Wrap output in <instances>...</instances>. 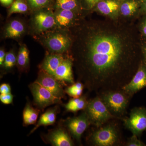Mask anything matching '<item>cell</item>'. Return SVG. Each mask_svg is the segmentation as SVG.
<instances>
[{
	"instance_id": "cell-1",
	"label": "cell",
	"mask_w": 146,
	"mask_h": 146,
	"mask_svg": "<svg viewBox=\"0 0 146 146\" xmlns=\"http://www.w3.org/2000/svg\"><path fill=\"white\" fill-rule=\"evenodd\" d=\"M112 24L81 19L69 29L72 44L68 54L79 80L98 95L122 89L142 61L138 59L132 28Z\"/></svg>"
},
{
	"instance_id": "cell-2",
	"label": "cell",
	"mask_w": 146,
	"mask_h": 146,
	"mask_svg": "<svg viewBox=\"0 0 146 146\" xmlns=\"http://www.w3.org/2000/svg\"><path fill=\"white\" fill-rule=\"evenodd\" d=\"M38 40L50 53L68 54L72 44L69 29L56 27L36 35Z\"/></svg>"
},
{
	"instance_id": "cell-3",
	"label": "cell",
	"mask_w": 146,
	"mask_h": 146,
	"mask_svg": "<svg viewBox=\"0 0 146 146\" xmlns=\"http://www.w3.org/2000/svg\"><path fill=\"white\" fill-rule=\"evenodd\" d=\"M98 96L109 112L117 119L124 115L132 97L122 89L104 91Z\"/></svg>"
},
{
	"instance_id": "cell-4",
	"label": "cell",
	"mask_w": 146,
	"mask_h": 146,
	"mask_svg": "<svg viewBox=\"0 0 146 146\" xmlns=\"http://www.w3.org/2000/svg\"><path fill=\"white\" fill-rule=\"evenodd\" d=\"M91 132L88 138L90 143L95 146L117 145L121 141L119 129L115 123L102 126Z\"/></svg>"
},
{
	"instance_id": "cell-5",
	"label": "cell",
	"mask_w": 146,
	"mask_h": 146,
	"mask_svg": "<svg viewBox=\"0 0 146 146\" xmlns=\"http://www.w3.org/2000/svg\"><path fill=\"white\" fill-rule=\"evenodd\" d=\"M90 125L99 127L110 120L117 119L109 112L105 105L98 96L88 100L86 108L84 110Z\"/></svg>"
},
{
	"instance_id": "cell-6",
	"label": "cell",
	"mask_w": 146,
	"mask_h": 146,
	"mask_svg": "<svg viewBox=\"0 0 146 146\" xmlns=\"http://www.w3.org/2000/svg\"><path fill=\"white\" fill-rule=\"evenodd\" d=\"M57 27L54 11L51 8H44L32 12L30 27L35 36Z\"/></svg>"
},
{
	"instance_id": "cell-7",
	"label": "cell",
	"mask_w": 146,
	"mask_h": 146,
	"mask_svg": "<svg viewBox=\"0 0 146 146\" xmlns=\"http://www.w3.org/2000/svg\"><path fill=\"white\" fill-rule=\"evenodd\" d=\"M33 98V104L40 110L55 104H61V99L55 96L48 90L36 81L29 85Z\"/></svg>"
},
{
	"instance_id": "cell-8",
	"label": "cell",
	"mask_w": 146,
	"mask_h": 146,
	"mask_svg": "<svg viewBox=\"0 0 146 146\" xmlns=\"http://www.w3.org/2000/svg\"><path fill=\"white\" fill-rule=\"evenodd\" d=\"M125 126L137 137L146 129V108L136 107L131 110L129 117L123 120Z\"/></svg>"
},
{
	"instance_id": "cell-9",
	"label": "cell",
	"mask_w": 146,
	"mask_h": 146,
	"mask_svg": "<svg viewBox=\"0 0 146 146\" xmlns=\"http://www.w3.org/2000/svg\"><path fill=\"white\" fill-rule=\"evenodd\" d=\"M89 125L90 123L89 119L84 111L78 117L68 118L62 121V126L79 143H81L82 134Z\"/></svg>"
},
{
	"instance_id": "cell-10",
	"label": "cell",
	"mask_w": 146,
	"mask_h": 146,
	"mask_svg": "<svg viewBox=\"0 0 146 146\" xmlns=\"http://www.w3.org/2000/svg\"><path fill=\"white\" fill-rule=\"evenodd\" d=\"M45 143L54 146H72L74 145L71 136L64 127H60L48 131L42 136Z\"/></svg>"
},
{
	"instance_id": "cell-11",
	"label": "cell",
	"mask_w": 146,
	"mask_h": 146,
	"mask_svg": "<svg viewBox=\"0 0 146 146\" xmlns=\"http://www.w3.org/2000/svg\"><path fill=\"white\" fill-rule=\"evenodd\" d=\"M42 86L48 90L55 96L60 99L66 98L65 92L61 83L54 77L40 69L36 80Z\"/></svg>"
},
{
	"instance_id": "cell-12",
	"label": "cell",
	"mask_w": 146,
	"mask_h": 146,
	"mask_svg": "<svg viewBox=\"0 0 146 146\" xmlns=\"http://www.w3.org/2000/svg\"><path fill=\"white\" fill-rule=\"evenodd\" d=\"M146 87V64L142 60L136 74L122 89L132 96L134 94Z\"/></svg>"
},
{
	"instance_id": "cell-13",
	"label": "cell",
	"mask_w": 146,
	"mask_h": 146,
	"mask_svg": "<svg viewBox=\"0 0 146 146\" xmlns=\"http://www.w3.org/2000/svg\"><path fill=\"white\" fill-rule=\"evenodd\" d=\"M54 14L57 27L61 29H69L81 20V13L73 11L55 9Z\"/></svg>"
},
{
	"instance_id": "cell-14",
	"label": "cell",
	"mask_w": 146,
	"mask_h": 146,
	"mask_svg": "<svg viewBox=\"0 0 146 146\" xmlns=\"http://www.w3.org/2000/svg\"><path fill=\"white\" fill-rule=\"evenodd\" d=\"M27 31L26 25L23 21L14 19L9 21L3 29L4 38L18 39L25 35Z\"/></svg>"
},
{
	"instance_id": "cell-15",
	"label": "cell",
	"mask_w": 146,
	"mask_h": 146,
	"mask_svg": "<svg viewBox=\"0 0 146 146\" xmlns=\"http://www.w3.org/2000/svg\"><path fill=\"white\" fill-rule=\"evenodd\" d=\"M73 60L69 54L55 71L53 76L61 82L72 84L75 83L72 72Z\"/></svg>"
},
{
	"instance_id": "cell-16",
	"label": "cell",
	"mask_w": 146,
	"mask_h": 146,
	"mask_svg": "<svg viewBox=\"0 0 146 146\" xmlns=\"http://www.w3.org/2000/svg\"><path fill=\"white\" fill-rule=\"evenodd\" d=\"M123 0H101L94 9L112 20L117 19L120 14V5Z\"/></svg>"
},
{
	"instance_id": "cell-17",
	"label": "cell",
	"mask_w": 146,
	"mask_h": 146,
	"mask_svg": "<svg viewBox=\"0 0 146 146\" xmlns=\"http://www.w3.org/2000/svg\"><path fill=\"white\" fill-rule=\"evenodd\" d=\"M68 55V54L50 52L45 56L41 64L40 69L53 76L58 66Z\"/></svg>"
},
{
	"instance_id": "cell-18",
	"label": "cell",
	"mask_w": 146,
	"mask_h": 146,
	"mask_svg": "<svg viewBox=\"0 0 146 146\" xmlns=\"http://www.w3.org/2000/svg\"><path fill=\"white\" fill-rule=\"evenodd\" d=\"M60 112V108L58 106L47 110L46 111L41 115L39 121L35 127L31 131L29 135L33 133L40 127L52 125L55 123L56 116Z\"/></svg>"
},
{
	"instance_id": "cell-19",
	"label": "cell",
	"mask_w": 146,
	"mask_h": 146,
	"mask_svg": "<svg viewBox=\"0 0 146 146\" xmlns=\"http://www.w3.org/2000/svg\"><path fill=\"white\" fill-rule=\"evenodd\" d=\"M41 110L35 108L29 102H27L23 112V124L26 126L35 124Z\"/></svg>"
},
{
	"instance_id": "cell-20",
	"label": "cell",
	"mask_w": 146,
	"mask_h": 146,
	"mask_svg": "<svg viewBox=\"0 0 146 146\" xmlns=\"http://www.w3.org/2000/svg\"><path fill=\"white\" fill-rule=\"evenodd\" d=\"M29 52L25 44L21 45L18 51L17 66L20 72H27L29 67Z\"/></svg>"
},
{
	"instance_id": "cell-21",
	"label": "cell",
	"mask_w": 146,
	"mask_h": 146,
	"mask_svg": "<svg viewBox=\"0 0 146 146\" xmlns=\"http://www.w3.org/2000/svg\"><path fill=\"white\" fill-rule=\"evenodd\" d=\"M141 0H123L120 5V14L125 17L132 16L141 7Z\"/></svg>"
},
{
	"instance_id": "cell-22",
	"label": "cell",
	"mask_w": 146,
	"mask_h": 146,
	"mask_svg": "<svg viewBox=\"0 0 146 146\" xmlns=\"http://www.w3.org/2000/svg\"><path fill=\"white\" fill-rule=\"evenodd\" d=\"M88 101L86 96L77 98H73L68 102V103L63 105L66 111L72 112H77L86 108Z\"/></svg>"
},
{
	"instance_id": "cell-23",
	"label": "cell",
	"mask_w": 146,
	"mask_h": 146,
	"mask_svg": "<svg viewBox=\"0 0 146 146\" xmlns=\"http://www.w3.org/2000/svg\"><path fill=\"white\" fill-rule=\"evenodd\" d=\"M55 9L71 10L81 13L82 9L79 0H56Z\"/></svg>"
},
{
	"instance_id": "cell-24",
	"label": "cell",
	"mask_w": 146,
	"mask_h": 146,
	"mask_svg": "<svg viewBox=\"0 0 146 146\" xmlns=\"http://www.w3.org/2000/svg\"><path fill=\"white\" fill-rule=\"evenodd\" d=\"M17 55L14 50L11 49L8 52H6L4 62L1 67L2 74H5L11 72L17 65Z\"/></svg>"
},
{
	"instance_id": "cell-25",
	"label": "cell",
	"mask_w": 146,
	"mask_h": 146,
	"mask_svg": "<svg viewBox=\"0 0 146 146\" xmlns=\"http://www.w3.org/2000/svg\"><path fill=\"white\" fill-rule=\"evenodd\" d=\"M29 9L27 3L25 0H15L8 10L7 17L14 13H27Z\"/></svg>"
},
{
	"instance_id": "cell-26",
	"label": "cell",
	"mask_w": 146,
	"mask_h": 146,
	"mask_svg": "<svg viewBox=\"0 0 146 146\" xmlns=\"http://www.w3.org/2000/svg\"><path fill=\"white\" fill-rule=\"evenodd\" d=\"M30 10L33 11L44 8H51L52 0H27Z\"/></svg>"
},
{
	"instance_id": "cell-27",
	"label": "cell",
	"mask_w": 146,
	"mask_h": 146,
	"mask_svg": "<svg viewBox=\"0 0 146 146\" xmlns=\"http://www.w3.org/2000/svg\"><path fill=\"white\" fill-rule=\"evenodd\" d=\"M84 85L81 82L79 81L72 84L65 89V93L73 98H79L81 96Z\"/></svg>"
},
{
	"instance_id": "cell-28",
	"label": "cell",
	"mask_w": 146,
	"mask_h": 146,
	"mask_svg": "<svg viewBox=\"0 0 146 146\" xmlns=\"http://www.w3.org/2000/svg\"><path fill=\"white\" fill-rule=\"evenodd\" d=\"M101 0H79L82 10L90 11L94 9L95 6Z\"/></svg>"
},
{
	"instance_id": "cell-29",
	"label": "cell",
	"mask_w": 146,
	"mask_h": 146,
	"mask_svg": "<svg viewBox=\"0 0 146 146\" xmlns=\"http://www.w3.org/2000/svg\"><path fill=\"white\" fill-rule=\"evenodd\" d=\"M137 136L133 135L128 139L127 142L126 143L127 146H145V144L140 141L137 138Z\"/></svg>"
},
{
	"instance_id": "cell-30",
	"label": "cell",
	"mask_w": 146,
	"mask_h": 146,
	"mask_svg": "<svg viewBox=\"0 0 146 146\" xmlns=\"http://www.w3.org/2000/svg\"><path fill=\"white\" fill-rule=\"evenodd\" d=\"M13 96L10 94L0 95V100L5 104H10L13 103Z\"/></svg>"
},
{
	"instance_id": "cell-31",
	"label": "cell",
	"mask_w": 146,
	"mask_h": 146,
	"mask_svg": "<svg viewBox=\"0 0 146 146\" xmlns=\"http://www.w3.org/2000/svg\"><path fill=\"white\" fill-rule=\"evenodd\" d=\"M0 93L5 94L11 93V88L8 83H3L0 86Z\"/></svg>"
},
{
	"instance_id": "cell-32",
	"label": "cell",
	"mask_w": 146,
	"mask_h": 146,
	"mask_svg": "<svg viewBox=\"0 0 146 146\" xmlns=\"http://www.w3.org/2000/svg\"><path fill=\"white\" fill-rule=\"evenodd\" d=\"M6 54L5 50L3 47H1L0 49V66L1 67L3 66L4 62L5 59V58Z\"/></svg>"
},
{
	"instance_id": "cell-33",
	"label": "cell",
	"mask_w": 146,
	"mask_h": 146,
	"mask_svg": "<svg viewBox=\"0 0 146 146\" xmlns=\"http://www.w3.org/2000/svg\"><path fill=\"white\" fill-rule=\"evenodd\" d=\"M141 30L142 34L146 37V17L142 21L141 26Z\"/></svg>"
},
{
	"instance_id": "cell-34",
	"label": "cell",
	"mask_w": 146,
	"mask_h": 146,
	"mask_svg": "<svg viewBox=\"0 0 146 146\" xmlns=\"http://www.w3.org/2000/svg\"><path fill=\"white\" fill-rule=\"evenodd\" d=\"M14 0H0L1 3L4 6L7 7L11 5Z\"/></svg>"
},
{
	"instance_id": "cell-35",
	"label": "cell",
	"mask_w": 146,
	"mask_h": 146,
	"mask_svg": "<svg viewBox=\"0 0 146 146\" xmlns=\"http://www.w3.org/2000/svg\"><path fill=\"white\" fill-rule=\"evenodd\" d=\"M142 52L143 56V62L146 64V45L142 48Z\"/></svg>"
},
{
	"instance_id": "cell-36",
	"label": "cell",
	"mask_w": 146,
	"mask_h": 146,
	"mask_svg": "<svg viewBox=\"0 0 146 146\" xmlns=\"http://www.w3.org/2000/svg\"><path fill=\"white\" fill-rule=\"evenodd\" d=\"M141 7L142 10L146 13V0H141Z\"/></svg>"
}]
</instances>
